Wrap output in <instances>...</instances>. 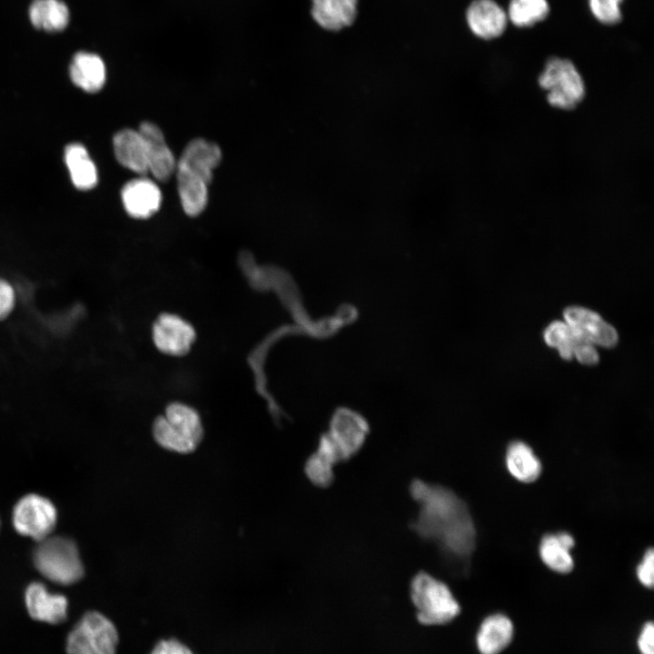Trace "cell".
<instances>
[{
  "instance_id": "16",
  "label": "cell",
  "mask_w": 654,
  "mask_h": 654,
  "mask_svg": "<svg viewBox=\"0 0 654 654\" xmlns=\"http://www.w3.org/2000/svg\"><path fill=\"white\" fill-rule=\"evenodd\" d=\"M25 604L28 613L36 620L57 624L66 619V598L48 592L42 583L34 582L28 586Z\"/></svg>"
},
{
  "instance_id": "8",
  "label": "cell",
  "mask_w": 654,
  "mask_h": 654,
  "mask_svg": "<svg viewBox=\"0 0 654 654\" xmlns=\"http://www.w3.org/2000/svg\"><path fill=\"white\" fill-rule=\"evenodd\" d=\"M153 342L163 353L183 356L191 349L196 333L193 325L173 313L160 314L153 324Z\"/></svg>"
},
{
  "instance_id": "4",
  "label": "cell",
  "mask_w": 654,
  "mask_h": 654,
  "mask_svg": "<svg viewBox=\"0 0 654 654\" xmlns=\"http://www.w3.org/2000/svg\"><path fill=\"white\" fill-rule=\"evenodd\" d=\"M547 103L555 109L570 111L584 100L586 86L575 64L569 59L550 57L538 78Z\"/></svg>"
},
{
  "instance_id": "31",
  "label": "cell",
  "mask_w": 654,
  "mask_h": 654,
  "mask_svg": "<svg viewBox=\"0 0 654 654\" xmlns=\"http://www.w3.org/2000/svg\"><path fill=\"white\" fill-rule=\"evenodd\" d=\"M637 647L640 654H654V625L646 621L639 632Z\"/></svg>"
},
{
  "instance_id": "30",
  "label": "cell",
  "mask_w": 654,
  "mask_h": 654,
  "mask_svg": "<svg viewBox=\"0 0 654 654\" xmlns=\"http://www.w3.org/2000/svg\"><path fill=\"white\" fill-rule=\"evenodd\" d=\"M15 291L5 279L0 277V321L5 320L15 305Z\"/></svg>"
},
{
  "instance_id": "21",
  "label": "cell",
  "mask_w": 654,
  "mask_h": 654,
  "mask_svg": "<svg viewBox=\"0 0 654 654\" xmlns=\"http://www.w3.org/2000/svg\"><path fill=\"white\" fill-rule=\"evenodd\" d=\"M508 471L516 480L530 483L541 473V463L532 449L523 441L511 442L506 451Z\"/></svg>"
},
{
  "instance_id": "18",
  "label": "cell",
  "mask_w": 654,
  "mask_h": 654,
  "mask_svg": "<svg viewBox=\"0 0 654 654\" xmlns=\"http://www.w3.org/2000/svg\"><path fill=\"white\" fill-rule=\"evenodd\" d=\"M113 147L121 165L141 175L148 173L145 144L138 130L117 132L113 138Z\"/></svg>"
},
{
  "instance_id": "2",
  "label": "cell",
  "mask_w": 654,
  "mask_h": 654,
  "mask_svg": "<svg viewBox=\"0 0 654 654\" xmlns=\"http://www.w3.org/2000/svg\"><path fill=\"white\" fill-rule=\"evenodd\" d=\"M409 592L421 625L443 626L457 619L461 611L451 588L428 572L421 571L412 577Z\"/></svg>"
},
{
  "instance_id": "17",
  "label": "cell",
  "mask_w": 654,
  "mask_h": 654,
  "mask_svg": "<svg viewBox=\"0 0 654 654\" xmlns=\"http://www.w3.org/2000/svg\"><path fill=\"white\" fill-rule=\"evenodd\" d=\"M466 18L471 30L478 36L490 39L503 33L507 15L493 0H474L469 5Z\"/></svg>"
},
{
  "instance_id": "11",
  "label": "cell",
  "mask_w": 654,
  "mask_h": 654,
  "mask_svg": "<svg viewBox=\"0 0 654 654\" xmlns=\"http://www.w3.org/2000/svg\"><path fill=\"white\" fill-rule=\"evenodd\" d=\"M563 318L578 334L593 345L611 348L618 342L615 328L597 312L580 306H570L565 309Z\"/></svg>"
},
{
  "instance_id": "24",
  "label": "cell",
  "mask_w": 654,
  "mask_h": 654,
  "mask_svg": "<svg viewBox=\"0 0 654 654\" xmlns=\"http://www.w3.org/2000/svg\"><path fill=\"white\" fill-rule=\"evenodd\" d=\"M174 173L178 195L184 213L189 216L199 215L208 203L209 184L203 179L181 170H175Z\"/></svg>"
},
{
  "instance_id": "22",
  "label": "cell",
  "mask_w": 654,
  "mask_h": 654,
  "mask_svg": "<svg viewBox=\"0 0 654 654\" xmlns=\"http://www.w3.org/2000/svg\"><path fill=\"white\" fill-rule=\"evenodd\" d=\"M339 457L324 436H321L316 451L304 466L307 478L317 487H328L334 479V465Z\"/></svg>"
},
{
  "instance_id": "12",
  "label": "cell",
  "mask_w": 654,
  "mask_h": 654,
  "mask_svg": "<svg viewBox=\"0 0 654 654\" xmlns=\"http://www.w3.org/2000/svg\"><path fill=\"white\" fill-rule=\"evenodd\" d=\"M146 150L148 173L159 182L168 181L175 172L176 162L162 130L152 122H143L138 129Z\"/></svg>"
},
{
  "instance_id": "23",
  "label": "cell",
  "mask_w": 654,
  "mask_h": 654,
  "mask_svg": "<svg viewBox=\"0 0 654 654\" xmlns=\"http://www.w3.org/2000/svg\"><path fill=\"white\" fill-rule=\"evenodd\" d=\"M64 161L71 180L77 189L89 190L95 186L98 181L97 170L84 145L80 144L67 145Z\"/></svg>"
},
{
  "instance_id": "13",
  "label": "cell",
  "mask_w": 654,
  "mask_h": 654,
  "mask_svg": "<svg viewBox=\"0 0 654 654\" xmlns=\"http://www.w3.org/2000/svg\"><path fill=\"white\" fill-rule=\"evenodd\" d=\"M221 161L222 150L217 144L203 138H194L183 148L175 170L187 172L210 184L213 171Z\"/></svg>"
},
{
  "instance_id": "15",
  "label": "cell",
  "mask_w": 654,
  "mask_h": 654,
  "mask_svg": "<svg viewBox=\"0 0 654 654\" xmlns=\"http://www.w3.org/2000/svg\"><path fill=\"white\" fill-rule=\"evenodd\" d=\"M514 625L507 615L497 612L485 617L475 635L480 654H500L512 641Z\"/></svg>"
},
{
  "instance_id": "26",
  "label": "cell",
  "mask_w": 654,
  "mask_h": 654,
  "mask_svg": "<svg viewBox=\"0 0 654 654\" xmlns=\"http://www.w3.org/2000/svg\"><path fill=\"white\" fill-rule=\"evenodd\" d=\"M570 549L566 547L557 534L545 535L540 543V556L543 563L558 573H569L574 567Z\"/></svg>"
},
{
  "instance_id": "32",
  "label": "cell",
  "mask_w": 654,
  "mask_h": 654,
  "mask_svg": "<svg viewBox=\"0 0 654 654\" xmlns=\"http://www.w3.org/2000/svg\"><path fill=\"white\" fill-rule=\"evenodd\" d=\"M150 654H194L190 648L175 639L160 640Z\"/></svg>"
},
{
  "instance_id": "5",
  "label": "cell",
  "mask_w": 654,
  "mask_h": 654,
  "mask_svg": "<svg viewBox=\"0 0 654 654\" xmlns=\"http://www.w3.org/2000/svg\"><path fill=\"white\" fill-rule=\"evenodd\" d=\"M38 571L55 583L68 585L84 575V566L75 543L65 537H47L34 552Z\"/></svg>"
},
{
  "instance_id": "7",
  "label": "cell",
  "mask_w": 654,
  "mask_h": 654,
  "mask_svg": "<svg viewBox=\"0 0 654 654\" xmlns=\"http://www.w3.org/2000/svg\"><path fill=\"white\" fill-rule=\"evenodd\" d=\"M15 530L25 537L41 541L49 537L57 521V511L51 500L35 493L21 498L12 515Z\"/></svg>"
},
{
  "instance_id": "27",
  "label": "cell",
  "mask_w": 654,
  "mask_h": 654,
  "mask_svg": "<svg viewBox=\"0 0 654 654\" xmlns=\"http://www.w3.org/2000/svg\"><path fill=\"white\" fill-rule=\"evenodd\" d=\"M549 10L547 0H510L509 17L518 26H529L544 19Z\"/></svg>"
},
{
  "instance_id": "10",
  "label": "cell",
  "mask_w": 654,
  "mask_h": 654,
  "mask_svg": "<svg viewBox=\"0 0 654 654\" xmlns=\"http://www.w3.org/2000/svg\"><path fill=\"white\" fill-rule=\"evenodd\" d=\"M545 342L556 348L561 358L570 360L573 356L579 362L594 365L599 362L595 345L583 339L569 324L561 321L552 322L544 332Z\"/></svg>"
},
{
  "instance_id": "33",
  "label": "cell",
  "mask_w": 654,
  "mask_h": 654,
  "mask_svg": "<svg viewBox=\"0 0 654 654\" xmlns=\"http://www.w3.org/2000/svg\"><path fill=\"white\" fill-rule=\"evenodd\" d=\"M559 540L569 549L573 548L575 540L573 537L568 532H560L557 534Z\"/></svg>"
},
{
  "instance_id": "29",
  "label": "cell",
  "mask_w": 654,
  "mask_h": 654,
  "mask_svg": "<svg viewBox=\"0 0 654 654\" xmlns=\"http://www.w3.org/2000/svg\"><path fill=\"white\" fill-rule=\"evenodd\" d=\"M636 575L644 587L652 589L654 583V552L652 549L646 550L637 567Z\"/></svg>"
},
{
  "instance_id": "1",
  "label": "cell",
  "mask_w": 654,
  "mask_h": 654,
  "mask_svg": "<svg viewBox=\"0 0 654 654\" xmlns=\"http://www.w3.org/2000/svg\"><path fill=\"white\" fill-rule=\"evenodd\" d=\"M410 493L420 505L412 530L422 540L436 543L448 561L464 569L476 540L465 502L451 490L420 480L412 481Z\"/></svg>"
},
{
  "instance_id": "25",
  "label": "cell",
  "mask_w": 654,
  "mask_h": 654,
  "mask_svg": "<svg viewBox=\"0 0 654 654\" xmlns=\"http://www.w3.org/2000/svg\"><path fill=\"white\" fill-rule=\"evenodd\" d=\"M32 24L49 32L61 31L69 21V11L59 0H34L29 8Z\"/></svg>"
},
{
  "instance_id": "6",
  "label": "cell",
  "mask_w": 654,
  "mask_h": 654,
  "mask_svg": "<svg viewBox=\"0 0 654 654\" xmlns=\"http://www.w3.org/2000/svg\"><path fill=\"white\" fill-rule=\"evenodd\" d=\"M118 632L114 624L97 611L85 613L67 637L68 654H115Z\"/></svg>"
},
{
  "instance_id": "20",
  "label": "cell",
  "mask_w": 654,
  "mask_h": 654,
  "mask_svg": "<svg viewBox=\"0 0 654 654\" xmlns=\"http://www.w3.org/2000/svg\"><path fill=\"white\" fill-rule=\"evenodd\" d=\"M356 6L357 0H312V15L322 27L337 31L353 22Z\"/></svg>"
},
{
  "instance_id": "14",
  "label": "cell",
  "mask_w": 654,
  "mask_h": 654,
  "mask_svg": "<svg viewBox=\"0 0 654 654\" xmlns=\"http://www.w3.org/2000/svg\"><path fill=\"white\" fill-rule=\"evenodd\" d=\"M121 197L126 213L135 219L151 217L162 203L159 186L154 181L144 176L127 182L122 189Z\"/></svg>"
},
{
  "instance_id": "9",
  "label": "cell",
  "mask_w": 654,
  "mask_h": 654,
  "mask_svg": "<svg viewBox=\"0 0 654 654\" xmlns=\"http://www.w3.org/2000/svg\"><path fill=\"white\" fill-rule=\"evenodd\" d=\"M368 426L362 418L348 411L337 412L325 434L341 461L352 458L360 451L368 435Z\"/></svg>"
},
{
  "instance_id": "28",
  "label": "cell",
  "mask_w": 654,
  "mask_h": 654,
  "mask_svg": "<svg viewBox=\"0 0 654 654\" xmlns=\"http://www.w3.org/2000/svg\"><path fill=\"white\" fill-rule=\"evenodd\" d=\"M622 0H589L594 16L604 24H616L621 19L619 4Z\"/></svg>"
},
{
  "instance_id": "3",
  "label": "cell",
  "mask_w": 654,
  "mask_h": 654,
  "mask_svg": "<svg viewBox=\"0 0 654 654\" xmlns=\"http://www.w3.org/2000/svg\"><path fill=\"white\" fill-rule=\"evenodd\" d=\"M153 437L163 449L179 454L194 451L203 438V426L192 406L173 401L153 423Z\"/></svg>"
},
{
  "instance_id": "19",
  "label": "cell",
  "mask_w": 654,
  "mask_h": 654,
  "mask_svg": "<svg viewBox=\"0 0 654 654\" xmlns=\"http://www.w3.org/2000/svg\"><path fill=\"white\" fill-rule=\"evenodd\" d=\"M72 82L85 92L99 91L105 82V66L103 60L94 54L79 52L70 64Z\"/></svg>"
}]
</instances>
